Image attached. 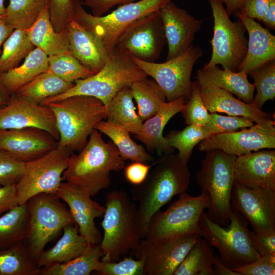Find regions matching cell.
I'll return each instance as SVG.
<instances>
[{"mask_svg":"<svg viewBox=\"0 0 275 275\" xmlns=\"http://www.w3.org/2000/svg\"><path fill=\"white\" fill-rule=\"evenodd\" d=\"M10 95L0 84V109L7 104Z\"/></svg>","mask_w":275,"mask_h":275,"instance_id":"59","label":"cell"},{"mask_svg":"<svg viewBox=\"0 0 275 275\" xmlns=\"http://www.w3.org/2000/svg\"><path fill=\"white\" fill-rule=\"evenodd\" d=\"M48 68V56L40 48L35 47L20 66L0 74V84L11 95Z\"/></svg>","mask_w":275,"mask_h":275,"instance_id":"30","label":"cell"},{"mask_svg":"<svg viewBox=\"0 0 275 275\" xmlns=\"http://www.w3.org/2000/svg\"><path fill=\"white\" fill-rule=\"evenodd\" d=\"M225 4V10L230 16L233 13L239 10L242 6L245 0H220Z\"/></svg>","mask_w":275,"mask_h":275,"instance_id":"58","label":"cell"},{"mask_svg":"<svg viewBox=\"0 0 275 275\" xmlns=\"http://www.w3.org/2000/svg\"><path fill=\"white\" fill-rule=\"evenodd\" d=\"M35 127L60 139L54 115L47 105L35 103L19 95H10L8 103L0 109V129Z\"/></svg>","mask_w":275,"mask_h":275,"instance_id":"18","label":"cell"},{"mask_svg":"<svg viewBox=\"0 0 275 275\" xmlns=\"http://www.w3.org/2000/svg\"><path fill=\"white\" fill-rule=\"evenodd\" d=\"M206 152L201 167L196 173L198 185L210 198V206L206 214L217 224L228 226L232 211L231 198L235 182L236 157L217 149Z\"/></svg>","mask_w":275,"mask_h":275,"instance_id":"6","label":"cell"},{"mask_svg":"<svg viewBox=\"0 0 275 275\" xmlns=\"http://www.w3.org/2000/svg\"><path fill=\"white\" fill-rule=\"evenodd\" d=\"M26 31L35 47L40 48L48 56L69 51L66 29L59 32L55 31L50 20L48 4Z\"/></svg>","mask_w":275,"mask_h":275,"instance_id":"28","label":"cell"},{"mask_svg":"<svg viewBox=\"0 0 275 275\" xmlns=\"http://www.w3.org/2000/svg\"><path fill=\"white\" fill-rule=\"evenodd\" d=\"M200 236L194 234L162 241L141 239L136 257L143 261L144 275H173Z\"/></svg>","mask_w":275,"mask_h":275,"instance_id":"16","label":"cell"},{"mask_svg":"<svg viewBox=\"0 0 275 275\" xmlns=\"http://www.w3.org/2000/svg\"><path fill=\"white\" fill-rule=\"evenodd\" d=\"M27 202L18 205L0 216V250L23 242L28 226Z\"/></svg>","mask_w":275,"mask_h":275,"instance_id":"33","label":"cell"},{"mask_svg":"<svg viewBox=\"0 0 275 275\" xmlns=\"http://www.w3.org/2000/svg\"><path fill=\"white\" fill-rule=\"evenodd\" d=\"M234 13L244 24L249 35L246 54L238 70L248 74L253 69L275 60V36L254 19L239 10Z\"/></svg>","mask_w":275,"mask_h":275,"instance_id":"25","label":"cell"},{"mask_svg":"<svg viewBox=\"0 0 275 275\" xmlns=\"http://www.w3.org/2000/svg\"><path fill=\"white\" fill-rule=\"evenodd\" d=\"M211 136L205 126L190 124L180 131H172L165 137L168 144L178 151V155L188 163L194 148L201 141Z\"/></svg>","mask_w":275,"mask_h":275,"instance_id":"41","label":"cell"},{"mask_svg":"<svg viewBox=\"0 0 275 275\" xmlns=\"http://www.w3.org/2000/svg\"><path fill=\"white\" fill-rule=\"evenodd\" d=\"M209 206V196L206 192L198 196L186 192L180 194L166 210L152 217L144 239L162 241L194 234L201 236L200 218Z\"/></svg>","mask_w":275,"mask_h":275,"instance_id":"10","label":"cell"},{"mask_svg":"<svg viewBox=\"0 0 275 275\" xmlns=\"http://www.w3.org/2000/svg\"><path fill=\"white\" fill-rule=\"evenodd\" d=\"M199 46L192 45L182 54L166 62L157 63L131 57L148 76L163 91L168 102L183 98L188 99L191 92V75L196 62L203 56Z\"/></svg>","mask_w":275,"mask_h":275,"instance_id":"13","label":"cell"},{"mask_svg":"<svg viewBox=\"0 0 275 275\" xmlns=\"http://www.w3.org/2000/svg\"><path fill=\"white\" fill-rule=\"evenodd\" d=\"M95 129L111 139L125 160L147 164L153 160V157L144 147L134 142L131 138L130 133L123 127L101 120L96 124Z\"/></svg>","mask_w":275,"mask_h":275,"instance_id":"32","label":"cell"},{"mask_svg":"<svg viewBox=\"0 0 275 275\" xmlns=\"http://www.w3.org/2000/svg\"><path fill=\"white\" fill-rule=\"evenodd\" d=\"M130 88L138 106V114L143 122L153 116L167 102L163 91L153 79L147 77L136 81Z\"/></svg>","mask_w":275,"mask_h":275,"instance_id":"36","label":"cell"},{"mask_svg":"<svg viewBox=\"0 0 275 275\" xmlns=\"http://www.w3.org/2000/svg\"><path fill=\"white\" fill-rule=\"evenodd\" d=\"M248 75L254 80V85L257 90L253 103L261 109L267 101L275 98V60L253 69Z\"/></svg>","mask_w":275,"mask_h":275,"instance_id":"43","label":"cell"},{"mask_svg":"<svg viewBox=\"0 0 275 275\" xmlns=\"http://www.w3.org/2000/svg\"><path fill=\"white\" fill-rule=\"evenodd\" d=\"M29 221L23 243L31 258L37 262L45 247L69 224H75L66 205L56 195L41 193L27 202Z\"/></svg>","mask_w":275,"mask_h":275,"instance_id":"7","label":"cell"},{"mask_svg":"<svg viewBox=\"0 0 275 275\" xmlns=\"http://www.w3.org/2000/svg\"><path fill=\"white\" fill-rule=\"evenodd\" d=\"M249 235L253 247L260 256L275 255V229L262 231L249 230Z\"/></svg>","mask_w":275,"mask_h":275,"instance_id":"50","label":"cell"},{"mask_svg":"<svg viewBox=\"0 0 275 275\" xmlns=\"http://www.w3.org/2000/svg\"><path fill=\"white\" fill-rule=\"evenodd\" d=\"M133 99L130 87L123 88L110 101L105 119L135 134L141 129L143 122L135 111Z\"/></svg>","mask_w":275,"mask_h":275,"instance_id":"31","label":"cell"},{"mask_svg":"<svg viewBox=\"0 0 275 275\" xmlns=\"http://www.w3.org/2000/svg\"><path fill=\"white\" fill-rule=\"evenodd\" d=\"M44 105L51 109L55 117L60 135L58 146L72 152L84 148L96 124L105 118V105L92 96H72Z\"/></svg>","mask_w":275,"mask_h":275,"instance_id":"5","label":"cell"},{"mask_svg":"<svg viewBox=\"0 0 275 275\" xmlns=\"http://www.w3.org/2000/svg\"><path fill=\"white\" fill-rule=\"evenodd\" d=\"M49 0H9L3 17L14 29L26 30L35 22Z\"/></svg>","mask_w":275,"mask_h":275,"instance_id":"38","label":"cell"},{"mask_svg":"<svg viewBox=\"0 0 275 275\" xmlns=\"http://www.w3.org/2000/svg\"><path fill=\"white\" fill-rule=\"evenodd\" d=\"M233 270L241 275H274L275 255L260 256L253 262Z\"/></svg>","mask_w":275,"mask_h":275,"instance_id":"49","label":"cell"},{"mask_svg":"<svg viewBox=\"0 0 275 275\" xmlns=\"http://www.w3.org/2000/svg\"><path fill=\"white\" fill-rule=\"evenodd\" d=\"M249 223L233 209L227 228L210 219L205 211L200 216L199 224L201 236L218 250L221 260L233 270L253 262L260 256L251 241Z\"/></svg>","mask_w":275,"mask_h":275,"instance_id":"9","label":"cell"},{"mask_svg":"<svg viewBox=\"0 0 275 275\" xmlns=\"http://www.w3.org/2000/svg\"><path fill=\"white\" fill-rule=\"evenodd\" d=\"M248 74L239 71L234 72L221 69L217 65H206L197 71L198 82L223 89L236 95L238 99L251 103L254 100L255 86L248 79Z\"/></svg>","mask_w":275,"mask_h":275,"instance_id":"27","label":"cell"},{"mask_svg":"<svg viewBox=\"0 0 275 275\" xmlns=\"http://www.w3.org/2000/svg\"><path fill=\"white\" fill-rule=\"evenodd\" d=\"M94 271L100 275H144V263L141 258L131 257L115 262L100 260Z\"/></svg>","mask_w":275,"mask_h":275,"instance_id":"45","label":"cell"},{"mask_svg":"<svg viewBox=\"0 0 275 275\" xmlns=\"http://www.w3.org/2000/svg\"><path fill=\"white\" fill-rule=\"evenodd\" d=\"M211 119L204 126L211 136L217 134L232 132L252 126L254 122L249 118L237 116H223L217 113H210Z\"/></svg>","mask_w":275,"mask_h":275,"instance_id":"46","label":"cell"},{"mask_svg":"<svg viewBox=\"0 0 275 275\" xmlns=\"http://www.w3.org/2000/svg\"><path fill=\"white\" fill-rule=\"evenodd\" d=\"M171 1L140 0L120 5L107 15L96 16L85 10L82 0H71L70 18L97 35L109 53L128 26L142 17L159 11Z\"/></svg>","mask_w":275,"mask_h":275,"instance_id":"8","label":"cell"},{"mask_svg":"<svg viewBox=\"0 0 275 275\" xmlns=\"http://www.w3.org/2000/svg\"><path fill=\"white\" fill-rule=\"evenodd\" d=\"M271 0H245L242 7L238 10L241 13L261 21Z\"/></svg>","mask_w":275,"mask_h":275,"instance_id":"52","label":"cell"},{"mask_svg":"<svg viewBox=\"0 0 275 275\" xmlns=\"http://www.w3.org/2000/svg\"><path fill=\"white\" fill-rule=\"evenodd\" d=\"M58 143L50 133L38 128L0 129V149L24 163L48 153L58 146Z\"/></svg>","mask_w":275,"mask_h":275,"instance_id":"21","label":"cell"},{"mask_svg":"<svg viewBox=\"0 0 275 275\" xmlns=\"http://www.w3.org/2000/svg\"><path fill=\"white\" fill-rule=\"evenodd\" d=\"M166 43L163 22L158 11L128 26L118 38L115 48L141 61L155 62Z\"/></svg>","mask_w":275,"mask_h":275,"instance_id":"14","label":"cell"},{"mask_svg":"<svg viewBox=\"0 0 275 275\" xmlns=\"http://www.w3.org/2000/svg\"><path fill=\"white\" fill-rule=\"evenodd\" d=\"M14 29L7 24L3 15H0V50L4 42L14 31Z\"/></svg>","mask_w":275,"mask_h":275,"instance_id":"57","label":"cell"},{"mask_svg":"<svg viewBox=\"0 0 275 275\" xmlns=\"http://www.w3.org/2000/svg\"><path fill=\"white\" fill-rule=\"evenodd\" d=\"M213 268L215 275H241L226 266L221 260L219 257L215 254Z\"/></svg>","mask_w":275,"mask_h":275,"instance_id":"55","label":"cell"},{"mask_svg":"<svg viewBox=\"0 0 275 275\" xmlns=\"http://www.w3.org/2000/svg\"><path fill=\"white\" fill-rule=\"evenodd\" d=\"M197 82L202 101L210 113H224L241 116L256 123L273 119L270 114L258 108L253 102L247 103L223 89Z\"/></svg>","mask_w":275,"mask_h":275,"instance_id":"24","label":"cell"},{"mask_svg":"<svg viewBox=\"0 0 275 275\" xmlns=\"http://www.w3.org/2000/svg\"><path fill=\"white\" fill-rule=\"evenodd\" d=\"M71 0H49L48 7L51 22L56 32L66 28L70 20Z\"/></svg>","mask_w":275,"mask_h":275,"instance_id":"48","label":"cell"},{"mask_svg":"<svg viewBox=\"0 0 275 275\" xmlns=\"http://www.w3.org/2000/svg\"><path fill=\"white\" fill-rule=\"evenodd\" d=\"M186 102V99L181 98L164 103L153 116L143 122L134 138L143 143L148 150L155 151L158 154L173 153L174 148L163 136V129L169 121L181 112Z\"/></svg>","mask_w":275,"mask_h":275,"instance_id":"26","label":"cell"},{"mask_svg":"<svg viewBox=\"0 0 275 275\" xmlns=\"http://www.w3.org/2000/svg\"><path fill=\"white\" fill-rule=\"evenodd\" d=\"M151 166L143 162H132L124 169L125 178L133 185H139L147 178Z\"/></svg>","mask_w":275,"mask_h":275,"instance_id":"51","label":"cell"},{"mask_svg":"<svg viewBox=\"0 0 275 275\" xmlns=\"http://www.w3.org/2000/svg\"><path fill=\"white\" fill-rule=\"evenodd\" d=\"M261 21L267 29H275V0H271Z\"/></svg>","mask_w":275,"mask_h":275,"instance_id":"56","label":"cell"},{"mask_svg":"<svg viewBox=\"0 0 275 275\" xmlns=\"http://www.w3.org/2000/svg\"><path fill=\"white\" fill-rule=\"evenodd\" d=\"M275 148L274 120L256 123L240 130L212 135L198 144L200 151L220 149L232 156H238L264 149Z\"/></svg>","mask_w":275,"mask_h":275,"instance_id":"15","label":"cell"},{"mask_svg":"<svg viewBox=\"0 0 275 275\" xmlns=\"http://www.w3.org/2000/svg\"><path fill=\"white\" fill-rule=\"evenodd\" d=\"M73 153L58 146L42 157L25 162L22 177L16 183L19 204L26 203L39 194L56 195Z\"/></svg>","mask_w":275,"mask_h":275,"instance_id":"12","label":"cell"},{"mask_svg":"<svg viewBox=\"0 0 275 275\" xmlns=\"http://www.w3.org/2000/svg\"><path fill=\"white\" fill-rule=\"evenodd\" d=\"M181 112L187 125L204 126L210 121V113L202 101L197 80L191 82L190 96Z\"/></svg>","mask_w":275,"mask_h":275,"instance_id":"44","label":"cell"},{"mask_svg":"<svg viewBox=\"0 0 275 275\" xmlns=\"http://www.w3.org/2000/svg\"><path fill=\"white\" fill-rule=\"evenodd\" d=\"M231 205L248 220L253 231L275 229V190L248 188L234 182Z\"/></svg>","mask_w":275,"mask_h":275,"instance_id":"17","label":"cell"},{"mask_svg":"<svg viewBox=\"0 0 275 275\" xmlns=\"http://www.w3.org/2000/svg\"><path fill=\"white\" fill-rule=\"evenodd\" d=\"M214 256V250L200 236L173 275H215Z\"/></svg>","mask_w":275,"mask_h":275,"instance_id":"37","label":"cell"},{"mask_svg":"<svg viewBox=\"0 0 275 275\" xmlns=\"http://www.w3.org/2000/svg\"><path fill=\"white\" fill-rule=\"evenodd\" d=\"M66 29L69 51L81 64L95 73L100 70L109 57L101 39L72 18Z\"/></svg>","mask_w":275,"mask_h":275,"instance_id":"23","label":"cell"},{"mask_svg":"<svg viewBox=\"0 0 275 275\" xmlns=\"http://www.w3.org/2000/svg\"><path fill=\"white\" fill-rule=\"evenodd\" d=\"M190 173L178 154H166L149 173L145 181L134 185L131 199L139 203L137 223L142 239L146 237L150 222L160 208L175 196L186 192Z\"/></svg>","mask_w":275,"mask_h":275,"instance_id":"1","label":"cell"},{"mask_svg":"<svg viewBox=\"0 0 275 275\" xmlns=\"http://www.w3.org/2000/svg\"><path fill=\"white\" fill-rule=\"evenodd\" d=\"M235 182L250 188L275 190V150L264 149L236 157Z\"/></svg>","mask_w":275,"mask_h":275,"instance_id":"22","label":"cell"},{"mask_svg":"<svg viewBox=\"0 0 275 275\" xmlns=\"http://www.w3.org/2000/svg\"><path fill=\"white\" fill-rule=\"evenodd\" d=\"M56 195L67 204L79 234L89 244H100L102 236L94 221L103 217L105 207L93 200L86 190L68 182H62Z\"/></svg>","mask_w":275,"mask_h":275,"instance_id":"19","label":"cell"},{"mask_svg":"<svg viewBox=\"0 0 275 275\" xmlns=\"http://www.w3.org/2000/svg\"><path fill=\"white\" fill-rule=\"evenodd\" d=\"M63 231V236L56 244L41 254L37 262L39 268L70 261L87 250L90 244L79 234L76 224L67 225Z\"/></svg>","mask_w":275,"mask_h":275,"instance_id":"29","label":"cell"},{"mask_svg":"<svg viewBox=\"0 0 275 275\" xmlns=\"http://www.w3.org/2000/svg\"><path fill=\"white\" fill-rule=\"evenodd\" d=\"M103 251L100 244H89L87 250L72 260L39 268L37 275H89L94 271Z\"/></svg>","mask_w":275,"mask_h":275,"instance_id":"34","label":"cell"},{"mask_svg":"<svg viewBox=\"0 0 275 275\" xmlns=\"http://www.w3.org/2000/svg\"><path fill=\"white\" fill-rule=\"evenodd\" d=\"M125 160L113 142H104L94 129L84 148L70 156L63 181L80 186L93 197L110 185L111 172L124 169Z\"/></svg>","mask_w":275,"mask_h":275,"instance_id":"2","label":"cell"},{"mask_svg":"<svg viewBox=\"0 0 275 275\" xmlns=\"http://www.w3.org/2000/svg\"><path fill=\"white\" fill-rule=\"evenodd\" d=\"M214 19L210 43L212 53L207 66L221 65L224 69L238 71L247 52L246 29L239 20L233 22L220 0H208Z\"/></svg>","mask_w":275,"mask_h":275,"instance_id":"11","label":"cell"},{"mask_svg":"<svg viewBox=\"0 0 275 275\" xmlns=\"http://www.w3.org/2000/svg\"><path fill=\"white\" fill-rule=\"evenodd\" d=\"M147 76L128 54L115 48L109 53L100 70L90 77L75 80L71 88L45 99L41 104L72 96L85 95L98 99L106 108L111 99L121 89Z\"/></svg>","mask_w":275,"mask_h":275,"instance_id":"4","label":"cell"},{"mask_svg":"<svg viewBox=\"0 0 275 275\" xmlns=\"http://www.w3.org/2000/svg\"><path fill=\"white\" fill-rule=\"evenodd\" d=\"M101 223L103 235L100 244L103 251L101 261L115 262L133 252L136 257L141 237L137 223V207L123 190L108 193Z\"/></svg>","mask_w":275,"mask_h":275,"instance_id":"3","label":"cell"},{"mask_svg":"<svg viewBox=\"0 0 275 275\" xmlns=\"http://www.w3.org/2000/svg\"><path fill=\"white\" fill-rule=\"evenodd\" d=\"M38 269L23 242L0 250V275H37Z\"/></svg>","mask_w":275,"mask_h":275,"instance_id":"40","label":"cell"},{"mask_svg":"<svg viewBox=\"0 0 275 275\" xmlns=\"http://www.w3.org/2000/svg\"><path fill=\"white\" fill-rule=\"evenodd\" d=\"M18 205L16 184L0 185V215Z\"/></svg>","mask_w":275,"mask_h":275,"instance_id":"53","label":"cell"},{"mask_svg":"<svg viewBox=\"0 0 275 275\" xmlns=\"http://www.w3.org/2000/svg\"><path fill=\"white\" fill-rule=\"evenodd\" d=\"M24 163L0 149V185L16 184L22 178Z\"/></svg>","mask_w":275,"mask_h":275,"instance_id":"47","label":"cell"},{"mask_svg":"<svg viewBox=\"0 0 275 275\" xmlns=\"http://www.w3.org/2000/svg\"><path fill=\"white\" fill-rule=\"evenodd\" d=\"M74 82L65 81L47 70L21 87L15 93L35 103L59 95L71 88Z\"/></svg>","mask_w":275,"mask_h":275,"instance_id":"35","label":"cell"},{"mask_svg":"<svg viewBox=\"0 0 275 275\" xmlns=\"http://www.w3.org/2000/svg\"><path fill=\"white\" fill-rule=\"evenodd\" d=\"M161 17L168 53L167 60L183 53L191 45L204 20L197 19L172 1L159 10Z\"/></svg>","mask_w":275,"mask_h":275,"instance_id":"20","label":"cell"},{"mask_svg":"<svg viewBox=\"0 0 275 275\" xmlns=\"http://www.w3.org/2000/svg\"><path fill=\"white\" fill-rule=\"evenodd\" d=\"M35 48L25 30L14 29L3 44L0 74L17 67Z\"/></svg>","mask_w":275,"mask_h":275,"instance_id":"39","label":"cell"},{"mask_svg":"<svg viewBox=\"0 0 275 275\" xmlns=\"http://www.w3.org/2000/svg\"><path fill=\"white\" fill-rule=\"evenodd\" d=\"M48 71L69 82L84 79L95 73L81 64L69 51L48 56Z\"/></svg>","mask_w":275,"mask_h":275,"instance_id":"42","label":"cell"},{"mask_svg":"<svg viewBox=\"0 0 275 275\" xmlns=\"http://www.w3.org/2000/svg\"><path fill=\"white\" fill-rule=\"evenodd\" d=\"M6 12V8L4 6V0H0V15H3Z\"/></svg>","mask_w":275,"mask_h":275,"instance_id":"60","label":"cell"},{"mask_svg":"<svg viewBox=\"0 0 275 275\" xmlns=\"http://www.w3.org/2000/svg\"><path fill=\"white\" fill-rule=\"evenodd\" d=\"M136 0H85L82 5L88 7L92 15L101 16L116 5H122L134 2Z\"/></svg>","mask_w":275,"mask_h":275,"instance_id":"54","label":"cell"}]
</instances>
